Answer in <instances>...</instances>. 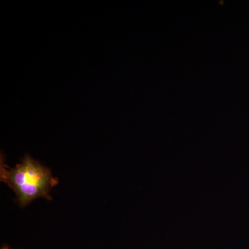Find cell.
Wrapping results in <instances>:
<instances>
[{
  "label": "cell",
  "mask_w": 249,
  "mask_h": 249,
  "mask_svg": "<svg viewBox=\"0 0 249 249\" xmlns=\"http://www.w3.org/2000/svg\"><path fill=\"white\" fill-rule=\"evenodd\" d=\"M0 179L15 192L22 207L37 198L51 200V189L58 183L49 168L28 155L14 168L6 166L1 159Z\"/></svg>",
  "instance_id": "1"
},
{
  "label": "cell",
  "mask_w": 249,
  "mask_h": 249,
  "mask_svg": "<svg viewBox=\"0 0 249 249\" xmlns=\"http://www.w3.org/2000/svg\"><path fill=\"white\" fill-rule=\"evenodd\" d=\"M1 249H9L7 248V247H4V248H2Z\"/></svg>",
  "instance_id": "2"
}]
</instances>
